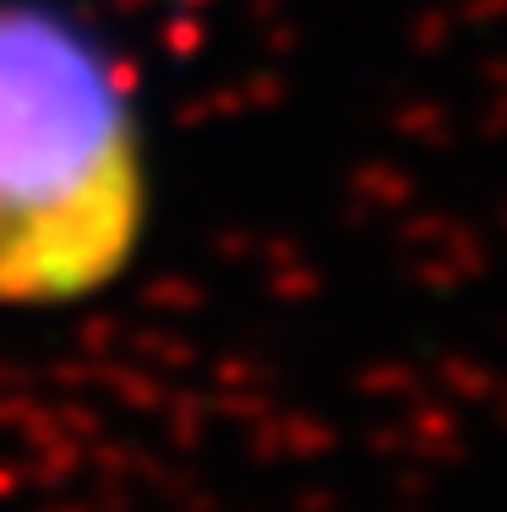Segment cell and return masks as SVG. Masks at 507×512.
<instances>
[{
	"label": "cell",
	"instance_id": "obj_1",
	"mask_svg": "<svg viewBox=\"0 0 507 512\" xmlns=\"http://www.w3.org/2000/svg\"><path fill=\"white\" fill-rule=\"evenodd\" d=\"M148 169L131 99L88 33L0 6V306H71L131 267Z\"/></svg>",
	"mask_w": 507,
	"mask_h": 512
}]
</instances>
